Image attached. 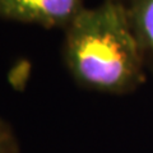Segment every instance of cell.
I'll return each mask as SVG.
<instances>
[{
  "mask_svg": "<svg viewBox=\"0 0 153 153\" xmlns=\"http://www.w3.org/2000/svg\"><path fill=\"white\" fill-rule=\"evenodd\" d=\"M63 50L69 73L85 89L124 94L144 80L146 57L123 0L84 8L66 27Z\"/></svg>",
  "mask_w": 153,
  "mask_h": 153,
  "instance_id": "cell-1",
  "label": "cell"
},
{
  "mask_svg": "<svg viewBox=\"0 0 153 153\" xmlns=\"http://www.w3.org/2000/svg\"><path fill=\"white\" fill-rule=\"evenodd\" d=\"M84 9V0H0V18L66 30Z\"/></svg>",
  "mask_w": 153,
  "mask_h": 153,
  "instance_id": "cell-2",
  "label": "cell"
},
{
  "mask_svg": "<svg viewBox=\"0 0 153 153\" xmlns=\"http://www.w3.org/2000/svg\"><path fill=\"white\" fill-rule=\"evenodd\" d=\"M146 60L153 64V0H123Z\"/></svg>",
  "mask_w": 153,
  "mask_h": 153,
  "instance_id": "cell-3",
  "label": "cell"
},
{
  "mask_svg": "<svg viewBox=\"0 0 153 153\" xmlns=\"http://www.w3.org/2000/svg\"><path fill=\"white\" fill-rule=\"evenodd\" d=\"M0 153H19L16 133L3 119H0Z\"/></svg>",
  "mask_w": 153,
  "mask_h": 153,
  "instance_id": "cell-4",
  "label": "cell"
}]
</instances>
